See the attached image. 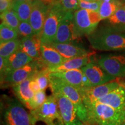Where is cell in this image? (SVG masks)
<instances>
[{
	"label": "cell",
	"mask_w": 125,
	"mask_h": 125,
	"mask_svg": "<svg viewBox=\"0 0 125 125\" xmlns=\"http://www.w3.org/2000/svg\"><path fill=\"white\" fill-rule=\"evenodd\" d=\"M49 45L54 48L67 61L92 54L91 52H88L85 48L70 43H57L53 42Z\"/></svg>",
	"instance_id": "d6986e66"
},
{
	"label": "cell",
	"mask_w": 125,
	"mask_h": 125,
	"mask_svg": "<svg viewBox=\"0 0 125 125\" xmlns=\"http://www.w3.org/2000/svg\"><path fill=\"white\" fill-rule=\"evenodd\" d=\"M30 113L34 125L38 121L43 122L46 125H53L56 122L62 123L58 104L53 94L47 97L42 105L35 110L30 111Z\"/></svg>",
	"instance_id": "8992f818"
},
{
	"label": "cell",
	"mask_w": 125,
	"mask_h": 125,
	"mask_svg": "<svg viewBox=\"0 0 125 125\" xmlns=\"http://www.w3.org/2000/svg\"><path fill=\"white\" fill-rule=\"evenodd\" d=\"M32 2L30 1L15 3L12 5V9L18 15L20 21H29L32 9Z\"/></svg>",
	"instance_id": "d4e9b609"
},
{
	"label": "cell",
	"mask_w": 125,
	"mask_h": 125,
	"mask_svg": "<svg viewBox=\"0 0 125 125\" xmlns=\"http://www.w3.org/2000/svg\"><path fill=\"white\" fill-rule=\"evenodd\" d=\"M75 30L79 38L91 35L96 30L101 19L98 12L79 9L74 13Z\"/></svg>",
	"instance_id": "5b68a950"
},
{
	"label": "cell",
	"mask_w": 125,
	"mask_h": 125,
	"mask_svg": "<svg viewBox=\"0 0 125 125\" xmlns=\"http://www.w3.org/2000/svg\"><path fill=\"white\" fill-rule=\"evenodd\" d=\"M53 125H64L62 124V123L60 122H56L54 123Z\"/></svg>",
	"instance_id": "74e56055"
},
{
	"label": "cell",
	"mask_w": 125,
	"mask_h": 125,
	"mask_svg": "<svg viewBox=\"0 0 125 125\" xmlns=\"http://www.w3.org/2000/svg\"><path fill=\"white\" fill-rule=\"evenodd\" d=\"M13 2L9 0H0V12L2 14L12 9Z\"/></svg>",
	"instance_id": "836d02e7"
},
{
	"label": "cell",
	"mask_w": 125,
	"mask_h": 125,
	"mask_svg": "<svg viewBox=\"0 0 125 125\" xmlns=\"http://www.w3.org/2000/svg\"><path fill=\"white\" fill-rule=\"evenodd\" d=\"M50 72L47 68L41 70L34 76L35 81L38 83L41 90L45 91L46 89L50 85Z\"/></svg>",
	"instance_id": "f1b7e54d"
},
{
	"label": "cell",
	"mask_w": 125,
	"mask_h": 125,
	"mask_svg": "<svg viewBox=\"0 0 125 125\" xmlns=\"http://www.w3.org/2000/svg\"><path fill=\"white\" fill-rule=\"evenodd\" d=\"M50 7L46 5L40 0H34L32 9L29 22L33 29L35 35L41 36L42 32Z\"/></svg>",
	"instance_id": "4fadbf2b"
},
{
	"label": "cell",
	"mask_w": 125,
	"mask_h": 125,
	"mask_svg": "<svg viewBox=\"0 0 125 125\" xmlns=\"http://www.w3.org/2000/svg\"><path fill=\"white\" fill-rule=\"evenodd\" d=\"M9 1H11V2H13V0H9Z\"/></svg>",
	"instance_id": "7bdbcfd3"
},
{
	"label": "cell",
	"mask_w": 125,
	"mask_h": 125,
	"mask_svg": "<svg viewBox=\"0 0 125 125\" xmlns=\"http://www.w3.org/2000/svg\"><path fill=\"white\" fill-rule=\"evenodd\" d=\"M101 3V1L89 2V1H86L85 0H78L79 9H87V10L98 12L99 11Z\"/></svg>",
	"instance_id": "d6a6232c"
},
{
	"label": "cell",
	"mask_w": 125,
	"mask_h": 125,
	"mask_svg": "<svg viewBox=\"0 0 125 125\" xmlns=\"http://www.w3.org/2000/svg\"><path fill=\"white\" fill-rule=\"evenodd\" d=\"M34 60L21 49L5 59L6 64L4 73L1 75V81L9 73L19 69Z\"/></svg>",
	"instance_id": "9a60e30c"
},
{
	"label": "cell",
	"mask_w": 125,
	"mask_h": 125,
	"mask_svg": "<svg viewBox=\"0 0 125 125\" xmlns=\"http://www.w3.org/2000/svg\"><path fill=\"white\" fill-rule=\"evenodd\" d=\"M34 76L32 78V79H31V81L30 82V87L32 91L34 92V93H37V92L41 91V89H40V86H39L38 83L37 82V81H35V78H34Z\"/></svg>",
	"instance_id": "e575fe53"
},
{
	"label": "cell",
	"mask_w": 125,
	"mask_h": 125,
	"mask_svg": "<svg viewBox=\"0 0 125 125\" xmlns=\"http://www.w3.org/2000/svg\"><path fill=\"white\" fill-rule=\"evenodd\" d=\"M97 101L125 112V83H121L119 86Z\"/></svg>",
	"instance_id": "2e32d148"
},
{
	"label": "cell",
	"mask_w": 125,
	"mask_h": 125,
	"mask_svg": "<svg viewBox=\"0 0 125 125\" xmlns=\"http://www.w3.org/2000/svg\"><path fill=\"white\" fill-rule=\"evenodd\" d=\"M49 79L52 92H59L69 98L75 105L78 116L83 123L85 125H90L88 112L80 91L59 78L49 75Z\"/></svg>",
	"instance_id": "3957f363"
},
{
	"label": "cell",
	"mask_w": 125,
	"mask_h": 125,
	"mask_svg": "<svg viewBox=\"0 0 125 125\" xmlns=\"http://www.w3.org/2000/svg\"><path fill=\"white\" fill-rule=\"evenodd\" d=\"M97 125L96 124H90V125Z\"/></svg>",
	"instance_id": "b9f144b4"
},
{
	"label": "cell",
	"mask_w": 125,
	"mask_h": 125,
	"mask_svg": "<svg viewBox=\"0 0 125 125\" xmlns=\"http://www.w3.org/2000/svg\"><path fill=\"white\" fill-rule=\"evenodd\" d=\"M92 55V54H90L89 55L70 59V60L66 61V62L60 65L54 67H51V68H47V69L48 70V71L50 73L81 69L83 67L85 66V65L89 64L90 62H93V60H92V59H91Z\"/></svg>",
	"instance_id": "7402d4cb"
},
{
	"label": "cell",
	"mask_w": 125,
	"mask_h": 125,
	"mask_svg": "<svg viewBox=\"0 0 125 125\" xmlns=\"http://www.w3.org/2000/svg\"><path fill=\"white\" fill-rule=\"evenodd\" d=\"M96 62L106 73L115 78L125 76V51L104 54Z\"/></svg>",
	"instance_id": "9c48e42d"
},
{
	"label": "cell",
	"mask_w": 125,
	"mask_h": 125,
	"mask_svg": "<svg viewBox=\"0 0 125 125\" xmlns=\"http://www.w3.org/2000/svg\"><path fill=\"white\" fill-rule=\"evenodd\" d=\"M125 125V122L124 123H123L122 124H121V125Z\"/></svg>",
	"instance_id": "60d3db41"
},
{
	"label": "cell",
	"mask_w": 125,
	"mask_h": 125,
	"mask_svg": "<svg viewBox=\"0 0 125 125\" xmlns=\"http://www.w3.org/2000/svg\"><path fill=\"white\" fill-rule=\"evenodd\" d=\"M56 2H57V1H59V0H56Z\"/></svg>",
	"instance_id": "ee69618b"
},
{
	"label": "cell",
	"mask_w": 125,
	"mask_h": 125,
	"mask_svg": "<svg viewBox=\"0 0 125 125\" xmlns=\"http://www.w3.org/2000/svg\"><path fill=\"white\" fill-rule=\"evenodd\" d=\"M99 29L113 33L125 32V9L120 8L110 18L104 20Z\"/></svg>",
	"instance_id": "ac0fdd59"
},
{
	"label": "cell",
	"mask_w": 125,
	"mask_h": 125,
	"mask_svg": "<svg viewBox=\"0 0 125 125\" xmlns=\"http://www.w3.org/2000/svg\"><path fill=\"white\" fill-rule=\"evenodd\" d=\"M87 38L94 49L101 51H125V32L113 33L98 29Z\"/></svg>",
	"instance_id": "277c9868"
},
{
	"label": "cell",
	"mask_w": 125,
	"mask_h": 125,
	"mask_svg": "<svg viewBox=\"0 0 125 125\" xmlns=\"http://www.w3.org/2000/svg\"><path fill=\"white\" fill-rule=\"evenodd\" d=\"M18 31L8 27L4 23L0 25V42H6L18 39Z\"/></svg>",
	"instance_id": "83f0119b"
},
{
	"label": "cell",
	"mask_w": 125,
	"mask_h": 125,
	"mask_svg": "<svg viewBox=\"0 0 125 125\" xmlns=\"http://www.w3.org/2000/svg\"><path fill=\"white\" fill-rule=\"evenodd\" d=\"M125 5L119 0H113L111 1H101L98 13L101 20H104L110 18L118 9L124 7Z\"/></svg>",
	"instance_id": "cb8c5ba5"
},
{
	"label": "cell",
	"mask_w": 125,
	"mask_h": 125,
	"mask_svg": "<svg viewBox=\"0 0 125 125\" xmlns=\"http://www.w3.org/2000/svg\"><path fill=\"white\" fill-rule=\"evenodd\" d=\"M81 70L88 79L91 87L104 85L116 79L106 73L97 62L93 61L81 68Z\"/></svg>",
	"instance_id": "7c38bea8"
},
{
	"label": "cell",
	"mask_w": 125,
	"mask_h": 125,
	"mask_svg": "<svg viewBox=\"0 0 125 125\" xmlns=\"http://www.w3.org/2000/svg\"><path fill=\"white\" fill-rule=\"evenodd\" d=\"M42 42L41 37L35 35L21 39V49L34 60H41Z\"/></svg>",
	"instance_id": "ffe728a7"
},
{
	"label": "cell",
	"mask_w": 125,
	"mask_h": 125,
	"mask_svg": "<svg viewBox=\"0 0 125 125\" xmlns=\"http://www.w3.org/2000/svg\"><path fill=\"white\" fill-rule=\"evenodd\" d=\"M50 75L62 79L79 90L85 89V75L82 70L76 69L65 71L50 73Z\"/></svg>",
	"instance_id": "e0dca14e"
},
{
	"label": "cell",
	"mask_w": 125,
	"mask_h": 125,
	"mask_svg": "<svg viewBox=\"0 0 125 125\" xmlns=\"http://www.w3.org/2000/svg\"><path fill=\"white\" fill-rule=\"evenodd\" d=\"M45 68H47V67L42 59L34 60L19 69L9 73L1 81V83L12 86L32 77L37 73Z\"/></svg>",
	"instance_id": "ba28073f"
},
{
	"label": "cell",
	"mask_w": 125,
	"mask_h": 125,
	"mask_svg": "<svg viewBox=\"0 0 125 125\" xmlns=\"http://www.w3.org/2000/svg\"><path fill=\"white\" fill-rule=\"evenodd\" d=\"M1 125H35L25 106L16 98L6 97L1 101Z\"/></svg>",
	"instance_id": "6da1fadb"
},
{
	"label": "cell",
	"mask_w": 125,
	"mask_h": 125,
	"mask_svg": "<svg viewBox=\"0 0 125 125\" xmlns=\"http://www.w3.org/2000/svg\"><path fill=\"white\" fill-rule=\"evenodd\" d=\"M65 13L57 3L50 7L41 36L42 43L51 45L53 42L59 24Z\"/></svg>",
	"instance_id": "52a82bcc"
},
{
	"label": "cell",
	"mask_w": 125,
	"mask_h": 125,
	"mask_svg": "<svg viewBox=\"0 0 125 125\" xmlns=\"http://www.w3.org/2000/svg\"><path fill=\"white\" fill-rule=\"evenodd\" d=\"M86 1H89V2H94V1H100V0H85Z\"/></svg>",
	"instance_id": "f35d334b"
},
{
	"label": "cell",
	"mask_w": 125,
	"mask_h": 125,
	"mask_svg": "<svg viewBox=\"0 0 125 125\" xmlns=\"http://www.w3.org/2000/svg\"><path fill=\"white\" fill-rule=\"evenodd\" d=\"M56 3L65 13H74L79 9L78 0H59Z\"/></svg>",
	"instance_id": "4dcf8cb0"
},
{
	"label": "cell",
	"mask_w": 125,
	"mask_h": 125,
	"mask_svg": "<svg viewBox=\"0 0 125 125\" xmlns=\"http://www.w3.org/2000/svg\"><path fill=\"white\" fill-rule=\"evenodd\" d=\"M18 31L19 35L21 36L22 38L32 37L35 35L31 24L29 21H20Z\"/></svg>",
	"instance_id": "1f68e13d"
},
{
	"label": "cell",
	"mask_w": 125,
	"mask_h": 125,
	"mask_svg": "<svg viewBox=\"0 0 125 125\" xmlns=\"http://www.w3.org/2000/svg\"><path fill=\"white\" fill-rule=\"evenodd\" d=\"M1 19L2 21V23L18 31L20 21L13 9H12L1 14Z\"/></svg>",
	"instance_id": "4316f807"
},
{
	"label": "cell",
	"mask_w": 125,
	"mask_h": 125,
	"mask_svg": "<svg viewBox=\"0 0 125 125\" xmlns=\"http://www.w3.org/2000/svg\"><path fill=\"white\" fill-rule=\"evenodd\" d=\"M88 112L90 124L120 125L125 122V112L97 102L83 101Z\"/></svg>",
	"instance_id": "7a4b0ae2"
},
{
	"label": "cell",
	"mask_w": 125,
	"mask_h": 125,
	"mask_svg": "<svg viewBox=\"0 0 125 125\" xmlns=\"http://www.w3.org/2000/svg\"><path fill=\"white\" fill-rule=\"evenodd\" d=\"M40 1H42L43 4H45L48 6H49V7L53 5L56 2V0H40Z\"/></svg>",
	"instance_id": "d590c367"
},
{
	"label": "cell",
	"mask_w": 125,
	"mask_h": 125,
	"mask_svg": "<svg viewBox=\"0 0 125 125\" xmlns=\"http://www.w3.org/2000/svg\"><path fill=\"white\" fill-rule=\"evenodd\" d=\"M123 8H124V9H125V6H124V7H123Z\"/></svg>",
	"instance_id": "f6af8a7d"
},
{
	"label": "cell",
	"mask_w": 125,
	"mask_h": 125,
	"mask_svg": "<svg viewBox=\"0 0 125 125\" xmlns=\"http://www.w3.org/2000/svg\"><path fill=\"white\" fill-rule=\"evenodd\" d=\"M27 1H30V2H33L34 0H13V3H20L23 2H27Z\"/></svg>",
	"instance_id": "8d00e7d4"
},
{
	"label": "cell",
	"mask_w": 125,
	"mask_h": 125,
	"mask_svg": "<svg viewBox=\"0 0 125 125\" xmlns=\"http://www.w3.org/2000/svg\"><path fill=\"white\" fill-rule=\"evenodd\" d=\"M79 38L75 32L74 13H66L61 20L54 43H70Z\"/></svg>",
	"instance_id": "8fae6325"
},
{
	"label": "cell",
	"mask_w": 125,
	"mask_h": 125,
	"mask_svg": "<svg viewBox=\"0 0 125 125\" xmlns=\"http://www.w3.org/2000/svg\"><path fill=\"white\" fill-rule=\"evenodd\" d=\"M32 77L12 86L18 100L22 103L25 107H27L35 94L30 87V82Z\"/></svg>",
	"instance_id": "603a6c76"
},
{
	"label": "cell",
	"mask_w": 125,
	"mask_h": 125,
	"mask_svg": "<svg viewBox=\"0 0 125 125\" xmlns=\"http://www.w3.org/2000/svg\"><path fill=\"white\" fill-rule=\"evenodd\" d=\"M41 53L42 60L46 65L47 68L58 66L67 61L54 48L49 45L42 43Z\"/></svg>",
	"instance_id": "44dd1931"
},
{
	"label": "cell",
	"mask_w": 125,
	"mask_h": 125,
	"mask_svg": "<svg viewBox=\"0 0 125 125\" xmlns=\"http://www.w3.org/2000/svg\"><path fill=\"white\" fill-rule=\"evenodd\" d=\"M21 49V40L16 39L0 43V56L7 59L11 54Z\"/></svg>",
	"instance_id": "484cf974"
},
{
	"label": "cell",
	"mask_w": 125,
	"mask_h": 125,
	"mask_svg": "<svg viewBox=\"0 0 125 125\" xmlns=\"http://www.w3.org/2000/svg\"><path fill=\"white\" fill-rule=\"evenodd\" d=\"M57 100L64 125H85L78 116L75 105L66 96L59 92H52Z\"/></svg>",
	"instance_id": "30bf717a"
},
{
	"label": "cell",
	"mask_w": 125,
	"mask_h": 125,
	"mask_svg": "<svg viewBox=\"0 0 125 125\" xmlns=\"http://www.w3.org/2000/svg\"><path fill=\"white\" fill-rule=\"evenodd\" d=\"M46 98L47 97L44 90L37 92L34 94L33 98L30 101L26 108L30 109V111L35 110L42 105Z\"/></svg>",
	"instance_id": "f546056e"
},
{
	"label": "cell",
	"mask_w": 125,
	"mask_h": 125,
	"mask_svg": "<svg viewBox=\"0 0 125 125\" xmlns=\"http://www.w3.org/2000/svg\"><path fill=\"white\" fill-rule=\"evenodd\" d=\"M119 1H122V2H123V3H125V0H119Z\"/></svg>",
	"instance_id": "ab89813d"
},
{
	"label": "cell",
	"mask_w": 125,
	"mask_h": 125,
	"mask_svg": "<svg viewBox=\"0 0 125 125\" xmlns=\"http://www.w3.org/2000/svg\"><path fill=\"white\" fill-rule=\"evenodd\" d=\"M121 84V82L115 79L104 85L85 89L80 92L83 101L96 102L119 86Z\"/></svg>",
	"instance_id": "5bb4252c"
}]
</instances>
